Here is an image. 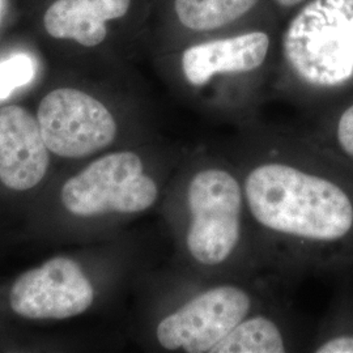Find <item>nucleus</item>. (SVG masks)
I'll use <instances>...</instances> for the list:
<instances>
[{"label": "nucleus", "mask_w": 353, "mask_h": 353, "mask_svg": "<svg viewBox=\"0 0 353 353\" xmlns=\"http://www.w3.org/2000/svg\"><path fill=\"white\" fill-rule=\"evenodd\" d=\"M241 181L246 212L265 233L322 268L352 262L353 178L310 153L307 163L262 160Z\"/></svg>", "instance_id": "1"}, {"label": "nucleus", "mask_w": 353, "mask_h": 353, "mask_svg": "<svg viewBox=\"0 0 353 353\" xmlns=\"http://www.w3.org/2000/svg\"><path fill=\"white\" fill-rule=\"evenodd\" d=\"M296 76L318 89L353 80V0H313L300 10L283 39Z\"/></svg>", "instance_id": "2"}, {"label": "nucleus", "mask_w": 353, "mask_h": 353, "mask_svg": "<svg viewBox=\"0 0 353 353\" xmlns=\"http://www.w3.org/2000/svg\"><path fill=\"white\" fill-rule=\"evenodd\" d=\"M185 248L192 263L217 268L239 250L246 212L242 181L221 165L194 172L186 188Z\"/></svg>", "instance_id": "3"}, {"label": "nucleus", "mask_w": 353, "mask_h": 353, "mask_svg": "<svg viewBox=\"0 0 353 353\" xmlns=\"http://www.w3.org/2000/svg\"><path fill=\"white\" fill-rule=\"evenodd\" d=\"M61 195L65 210L80 217L139 214L156 203L159 186L138 153L113 152L70 178Z\"/></svg>", "instance_id": "4"}, {"label": "nucleus", "mask_w": 353, "mask_h": 353, "mask_svg": "<svg viewBox=\"0 0 353 353\" xmlns=\"http://www.w3.org/2000/svg\"><path fill=\"white\" fill-rule=\"evenodd\" d=\"M252 294L236 284H219L192 296L164 316L156 339L166 351L214 353L252 309Z\"/></svg>", "instance_id": "5"}, {"label": "nucleus", "mask_w": 353, "mask_h": 353, "mask_svg": "<svg viewBox=\"0 0 353 353\" xmlns=\"http://www.w3.org/2000/svg\"><path fill=\"white\" fill-rule=\"evenodd\" d=\"M38 123L49 151L80 159L108 148L118 132L110 110L79 89H55L39 103Z\"/></svg>", "instance_id": "6"}, {"label": "nucleus", "mask_w": 353, "mask_h": 353, "mask_svg": "<svg viewBox=\"0 0 353 353\" xmlns=\"http://www.w3.org/2000/svg\"><path fill=\"white\" fill-rule=\"evenodd\" d=\"M94 290L75 261L57 256L19 276L10 293L13 312L28 319H65L83 314Z\"/></svg>", "instance_id": "7"}, {"label": "nucleus", "mask_w": 353, "mask_h": 353, "mask_svg": "<svg viewBox=\"0 0 353 353\" xmlns=\"http://www.w3.org/2000/svg\"><path fill=\"white\" fill-rule=\"evenodd\" d=\"M49 168L37 118L21 106L0 108V181L16 191L36 188Z\"/></svg>", "instance_id": "8"}, {"label": "nucleus", "mask_w": 353, "mask_h": 353, "mask_svg": "<svg viewBox=\"0 0 353 353\" xmlns=\"http://www.w3.org/2000/svg\"><path fill=\"white\" fill-rule=\"evenodd\" d=\"M271 38L263 30L191 45L181 57V70L192 88L208 85L216 76L250 74L265 64Z\"/></svg>", "instance_id": "9"}, {"label": "nucleus", "mask_w": 353, "mask_h": 353, "mask_svg": "<svg viewBox=\"0 0 353 353\" xmlns=\"http://www.w3.org/2000/svg\"><path fill=\"white\" fill-rule=\"evenodd\" d=\"M131 0H57L43 16L48 34L94 48L108 36V23L126 16Z\"/></svg>", "instance_id": "10"}, {"label": "nucleus", "mask_w": 353, "mask_h": 353, "mask_svg": "<svg viewBox=\"0 0 353 353\" xmlns=\"http://www.w3.org/2000/svg\"><path fill=\"white\" fill-rule=\"evenodd\" d=\"M259 0H174L179 24L192 32L230 26L252 11Z\"/></svg>", "instance_id": "11"}, {"label": "nucleus", "mask_w": 353, "mask_h": 353, "mask_svg": "<svg viewBox=\"0 0 353 353\" xmlns=\"http://www.w3.org/2000/svg\"><path fill=\"white\" fill-rule=\"evenodd\" d=\"M285 338L274 319L265 316H248L236 326L214 353H283Z\"/></svg>", "instance_id": "12"}, {"label": "nucleus", "mask_w": 353, "mask_h": 353, "mask_svg": "<svg viewBox=\"0 0 353 353\" xmlns=\"http://www.w3.org/2000/svg\"><path fill=\"white\" fill-rule=\"evenodd\" d=\"M310 153L334 169L353 178V102L313 140Z\"/></svg>", "instance_id": "13"}, {"label": "nucleus", "mask_w": 353, "mask_h": 353, "mask_svg": "<svg viewBox=\"0 0 353 353\" xmlns=\"http://www.w3.org/2000/svg\"><path fill=\"white\" fill-rule=\"evenodd\" d=\"M36 75V63L28 54H14L0 62V101L20 87L29 84Z\"/></svg>", "instance_id": "14"}, {"label": "nucleus", "mask_w": 353, "mask_h": 353, "mask_svg": "<svg viewBox=\"0 0 353 353\" xmlns=\"http://www.w3.org/2000/svg\"><path fill=\"white\" fill-rule=\"evenodd\" d=\"M280 8H293L301 3H305L306 0H272Z\"/></svg>", "instance_id": "15"}]
</instances>
